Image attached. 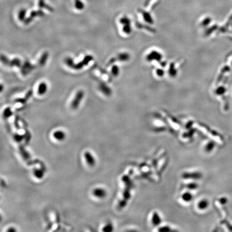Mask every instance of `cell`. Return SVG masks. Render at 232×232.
Returning a JSON list of instances; mask_svg holds the SVG:
<instances>
[{
  "instance_id": "9",
  "label": "cell",
  "mask_w": 232,
  "mask_h": 232,
  "mask_svg": "<svg viewBox=\"0 0 232 232\" xmlns=\"http://www.w3.org/2000/svg\"><path fill=\"white\" fill-rule=\"evenodd\" d=\"M22 61L18 58H14V59L9 60V62L8 63L7 66L9 67H17L18 68H20L22 66Z\"/></svg>"
},
{
  "instance_id": "19",
  "label": "cell",
  "mask_w": 232,
  "mask_h": 232,
  "mask_svg": "<svg viewBox=\"0 0 232 232\" xmlns=\"http://www.w3.org/2000/svg\"><path fill=\"white\" fill-rule=\"evenodd\" d=\"M7 231H15L16 229H15L14 228H10Z\"/></svg>"
},
{
  "instance_id": "11",
  "label": "cell",
  "mask_w": 232,
  "mask_h": 232,
  "mask_svg": "<svg viewBox=\"0 0 232 232\" xmlns=\"http://www.w3.org/2000/svg\"><path fill=\"white\" fill-rule=\"evenodd\" d=\"M47 89V85L44 82H42L39 85L38 89V93L39 95H43L46 93Z\"/></svg>"
},
{
  "instance_id": "7",
  "label": "cell",
  "mask_w": 232,
  "mask_h": 232,
  "mask_svg": "<svg viewBox=\"0 0 232 232\" xmlns=\"http://www.w3.org/2000/svg\"><path fill=\"white\" fill-rule=\"evenodd\" d=\"M84 156L88 164L90 166L94 165L95 163V160L93 156L89 152H86L84 153Z\"/></svg>"
},
{
  "instance_id": "5",
  "label": "cell",
  "mask_w": 232,
  "mask_h": 232,
  "mask_svg": "<svg viewBox=\"0 0 232 232\" xmlns=\"http://www.w3.org/2000/svg\"><path fill=\"white\" fill-rule=\"evenodd\" d=\"M44 15V12L41 11V10L32 11L31 13L30 16L28 17V18H27L25 20L24 23L25 24H28L30 23L33 20L34 17H35L36 16H43Z\"/></svg>"
},
{
  "instance_id": "17",
  "label": "cell",
  "mask_w": 232,
  "mask_h": 232,
  "mask_svg": "<svg viewBox=\"0 0 232 232\" xmlns=\"http://www.w3.org/2000/svg\"><path fill=\"white\" fill-rule=\"evenodd\" d=\"M111 72L113 74V75L117 76L118 75V74H119V69H118V67L116 66H113L111 69Z\"/></svg>"
},
{
  "instance_id": "14",
  "label": "cell",
  "mask_w": 232,
  "mask_h": 232,
  "mask_svg": "<svg viewBox=\"0 0 232 232\" xmlns=\"http://www.w3.org/2000/svg\"><path fill=\"white\" fill-rule=\"evenodd\" d=\"M12 113L11 111V109L9 107L6 108L5 110H4L3 112V117L4 118H6V119H7L9 117H10L12 115Z\"/></svg>"
},
{
  "instance_id": "6",
  "label": "cell",
  "mask_w": 232,
  "mask_h": 232,
  "mask_svg": "<svg viewBox=\"0 0 232 232\" xmlns=\"http://www.w3.org/2000/svg\"><path fill=\"white\" fill-rule=\"evenodd\" d=\"M93 194L98 198H103L106 195V191L102 188H96L93 190Z\"/></svg>"
},
{
  "instance_id": "3",
  "label": "cell",
  "mask_w": 232,
  "mask_h": 232,
  "mask_svg": "<svg viewBox=\"0 0 232 232\" xmlns=\"http://www.w3.org/2000/svg\"><path fill=\"white\" fill-rule=\"evenodd\" d=\"M93 60V56L90 55H87L84 58V59H83V60L80 61V62H78L77 64L74 63L73 65V66L72 67V69H75V70H80L83 67L85 66L88 65V64L90 62V61Z\"/></svg>"
},
{
  "instance_id": "2",
  "label": "cell",
  "mask_w": 232,
  "mask_h": 232,
  "mask_svg": "<svg viewBox=\"0 0 232 232\" xmlns=\"http://www.w3.org/2000/svg\"><path fill=\"white\" fill-rule=\"evenodd\" d=\"M36 68V66L31 64L29 61H25L20 67V72L23 75L25 76L27 75Z\"/></svg>"
},
{
  "instance_id": "4",
  "label": "cell",
  "mask_w": 232,
  "mask_h": 232,
  "mask_svg": "<svg viewBox=\"0 0 232 232\" xmlns=\"http://www.w3.org/2000/svg\"><path fill=\"white\" fill-rule=\"evenodd\" d=\"M95 79H96L97 81H98V84H99L98 89H99V90L101 91L102 93H103L104 94H105V95H106V96L110 95V94H111V91L110 89L106 85V84L104 82H103L102 81L99 79V78H96V77H95Z\"/></svg>"
},
{
  "instance_id": "13",
  "label": "cell",
  "mask_w": 232,
  "mask_h": 232,
  "mask_svg": "<svg viewBox=\"0 0 232 232\" xmlns=\"http://www.w3.org/2000/svg\"><path fill=\"white\" fill-rule=\"evenodd\" d=\"M33 174H34L35 177H37V178L40 179L43 177L44 173H43V172L42 171V170H41L40 169H35V170H34Z\"/></svg>"
},
{
  "instance_id": "18",
  "label": "cell",
  "mask_w": 232,
  "mask_h": 232,
  "mask_svg": "<svg viewBox=\"0 0 232 232\" xmlns=\"http://www.w3.org/2000/svg\"><path fill=\"white\" fill-rule=\"evenodd\" d=\"M112 230V227L111 225H108L106 227H104L103 230L104 231H110Z\"/></svg>"
},
{
  "instance_id": "15",
  "label": "cell",
  "mask_w": 232,
  "mask_h": 232,
  "mask_svg": "<svg viewBox=\"0 0 232 232\" xmlns=\"http://www.w3.org/2000/svg\"><path fill=\"white\" fill-rule=\"evenodd\" d=\"M65 62L67 66H68L69 67L71 68H72L73 66V65L74 64V62L73 59L71 58H69V57L65 59Z\"/></svg>"
},
{
  "instance_id": "10",
  "label": "cell",
  "mask_w": 232,
  "mask_h": 232,
  "mask_svg": "<svg viewBox=\"0 0 232 232\" xmlns=\"http://www.w3.org/2000/svg\"><path fill=\"white\" fill-rule=\"evenodd\" d=\"M54 138L59 141L63 140L65 138V134L62 131H56L53 133Z\"/></svg>"
},
{
  "instance_id": "1",
  "label": "cell",
  "mask_w": 232,
  "mask_h": 232,
  "mask_svg": "<svg viewBox=\"0 0 232 232\" xmlns=\"http://www.w3.org/2000/svg\"><path fill=\"white\" fill-rule=\"evenodd\" d=\"M84 95H85V93L82 90H80L78 92H77V93L75 96V97L74 98V100H73V101L71 103V108L72 109L75 110V109H76L78 108V106L80 104V102H81V100H82L83 98L84 97Z\"/></svg>"
},
{
  "instance_id": "20",
  "label": "cell",
  "mask_w": 232,
  "mask_h": 232,
  "mask_svg": "<svg viewBox=\"0 0 232 232\" xmlns=\"http://www.w3.org/2000/svg\"><path fill=\"white\" fill-rule=\"evenodd\" d=\"M231 65H232V62H231Z\"/></svg>"
},
{
  "instance_id": "16",
  "label": "cell",
  "mask_w": 232,
  "mask_h": 232,
  "mask_svg": "<svg viewBox=\"0 0 232 232\" xmlns=\"http://www.w3.org/2000/svg\"><path fill=\"white\" fill-rule=\"evenodd\" d=\"M25 14H26V10L25 9L21 10L20 11V12L19 13L18 17H19V19L20 21H23V20H24Z\"/></svg>"
},
{
  "instance_id": "8",
  "label": "cell",
  "mask_w": 232,
  "mask_h": 232,
  "mask_svg": "<svg viewBox=\"0 0 232 232\" xmlns=\"http://www.w3.org/2000/svg\"><path fill=\"white\" fill-rule=\"evenodd\" d=\"M33 95V91L32 90H30L28 91V93L25 96V97L22 98H17L15 100V102L19 103L21 104H25L27 102L28 100L30 98L32 97Z\"/></svg>"
},
{
  "instance_id": "12",
  "label": "cell",
  "mask_w": 232,
  "mask_h": 232,
  "mask_svg": "<svg viewBox=\"0 0 232 232\" xmlns=\"http://www.w3.org/2000/svg\"><path fill=\"white\" fill-rule=\"evenodd\" d=\"M48 58H49V53H48L47 52H45L42 54L40 59H39V65H40V66H45V64L47 62Z\"/></svg>"
}]
</instances>
